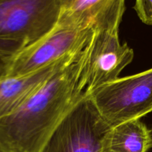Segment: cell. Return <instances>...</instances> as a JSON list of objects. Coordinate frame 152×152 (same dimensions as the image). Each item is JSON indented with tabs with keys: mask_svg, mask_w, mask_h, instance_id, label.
Segmentation results:
<instances>
[{
	"mask_svg": "<svg viewBox=\"0 0 152 152\" xmlns=\"http://www.w3.org/2000/svg\"><path fill=\"white\" fill-rule=\"evenodd\" d=\"M93 37L16 111L0 119V152H42L61 122L87 96L86 66Z\"/></svg>",
	"mask_w": 152,
	"mask_h": 152,
	"instance_id": "6da1fadb",
	"label": "cell"
},
{
	"mask_svg": "<svg viewBox=\"0 0 152 152\" xmlns=\"http://www.w3.org/2000/svg\"><path fill=\"white\" fill-rule=\"evenodd\" d=\"M88 96L110 127L140 119L152 111V68L119 77Z\"/></svg>",
	"mask_w": 152,
	"mask_h": 152,
	"instance_id": "7a4b0ae2",
	"label": "cell"
},
{
	"mask_svg": "<svg viewBox=\"0 0 152 152\" xmlns=\"http://www.w3.org/2000/svg\"><path fill=\"white\" fill-rule=\"evenodd\" d=\"M62 0H0V38L25 47L54 28Z\"/></svg>",
	"mask_w": 152,
	"mask_h": 152,
	"instance_id": "3957f363",
	"label": "cell"
},
{
	"mask_svg": "<svg viewBox=\"0 0 152 152\" xmlns=\"http://www.w3.org/2000/svg\"><path fill=\"white\" fill-rule=\"evenodd\" d=\"M93 28H77L56 24L53 29L18 52L10 61L5 77L28 75L81 50L88 44Z\"/></svg>",
	"mask_w": 152,
	"mask_h": 152,
	"instance_id": "277c9868",
	"label": "cell"
},
{
	"mask_svg": "<svg viewBox=\"0 0 152 152\" xmlns=\"http://www.w3.org/2000/svg\"><path fill=\"white\" fill-rule=\"evenodd\" d=\"M109 128L87 96L61 122L42 152H100Z\"/></svg>",
	"mask_w": 152,
	"mask_h": 152,
	"instance_id": "5b68a950",
	"label": "cell"
},
{
	"mask_svg": "<svg viewBox=\"0 0 152 152\" xmlns=\"http://www.w3.org/2000/svg\"><path fill=\"white\" fill-rule=\"evenodd\" d=\"M119 28L95 29L86 66V95L119 78L134 59V50L120 43Z\"/></svg>",
	"mask_w": 152,
	"mask_h": 152,
	"instance_id": "8992f818",
	"label": "cell"
},
{
	"mask_svg": "<svg viewBox=\"0 0 152 152\" xmlns=\"http://www.w3.org/2000/svg\"><path fill=\"white\" fill-rule=\"evenodd\" d=\"M126 0H72L62 9L57 25L77 28L120 27Z\"/></svg>",
	"mask_w": 152,
	"mask_h": 152,
	"instance_id": "52a82bcc",
	"label": "cell"
},
{
	"mask_svg": "<svg viewBox=\"0 0 152 152\" xmlns=\"http://www.w3.org/2000/svg\"><path fill=\"white\" fill-rule=\"evenodd\" d=\"M79 51L28 75L0 79V119L16 111L42 83L65 66Z\"/></svg>",
	"mask_w": 152,
	"mask_h": 152,
	"instance_id": "ba28073f",
	"label": "cell"
},
{
	"mask_svg": "<svg viewBox=\"0 0 152 152\" xmlns=\"http://www.w3.org/2000/svg\"><path fill=\"white\" fill-rule=\"evenodd\" d=\"M151 148V131L140 119L109 128L100 142V152H148Z\"/></svg>",
	"mask_w": 152,
	"mask_h": 152,
	"instance_id": "9c48e42d",
	"label": "cell"
},
{
	"mask_svg": "<svg viewBox=\"0 0 152 152\" xmlns=\"http://www.w3.org/2000/svg\"><path fill=\"white\" fill-rule=\"evenodd\" d=\"M24 48L17 42L0 38V79L5 77L12 58Z\"/></svg>",
	"mask_w": 152,
	"mask_h": 152,
	"instance_id": "30bf717a",
	"label": "cell"
},
{
	"mask_svg": "<svg viewBox=\"0 0 152 152\" xmlns=\"http://www.w3.org/2000/svg\"><path fill=\"white\" fill-rule=\"evenodd\" d=\"M134 9L143 23L152 26V0H135Z\"/></svg>",
	"mask_w": 152,
	"mask_h": 152,
	"instance_id": "8fae6325",
	"label": "cell"
},
{
	"mask_svg": "<svg viewBox=\"0 0 152 152\" xmlns=\"http://www.w3.org/2000/svg\"><path fill=\"white\" fill-rule=\"evenodd\" d=\"M72 0H62V9L68 5Z\"/></svg>",
	"mask_w": 152,
	"mask_h": 152,
	"instance_id": "7c38bea8",
	"label": "cell"
},
{
	"mask_svg": "<svg viewBox=\"0 0 152 152\" xmlns=\"http://www.w3.org/2000/svg\"><path fill=\"white\" fill-rule=\"evenodd\" d=\"M150 131H151V134H152V128H151V129H150Z\"/></svg>",
	"mask_w": 152,
	"mask_h": 152,
	"instance_id": "4fadbf2b",
	"label": "cell"
}]
</instances>
